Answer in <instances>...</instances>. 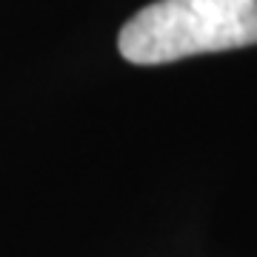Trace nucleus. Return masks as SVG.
Segmentation results:
<instances>
[{"mask_svg": "<svg viewBox=\"0 0 257 257\" xmlns=\"http://www.w3.org/2000/svg\"><path fill=\"white\" fill-rule=\"evenodd\" d=\"M257 43V0H157L120 29L128 63L157 66Z\"/></svg>", "mask_w": 257, "mask_h": 257, "instance_id": "obj_1", "label": "nucleus"}]
</instances>
